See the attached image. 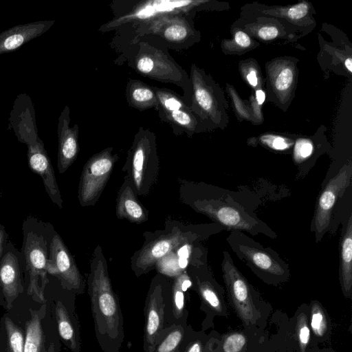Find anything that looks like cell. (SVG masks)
Returning <instances> with one entry per match:
<instances>
[{"label": "cell", "instance_id": "1", "mask_svg": "<svg viewBox=\"0 0 352 352\" xmlns=\"http://www.w3.org/2000/svg\"><path fill=\"white\" fill-rule=\"evenodd\" d=\"M86 283L99 346L103 352H120L124 339V318L100 245L93 252Z\"/></svg>", "mask_w": 352, "mask_h": 352}, {"label": "cell", "instance_id": "2", "mask_svg": "<svg viewBox=\"0 0 352 352\" xmlns=\"http://www.w3.org/2000/svg\"><path fill=\"white\" fill-rule=\"evenodd\" d=\"M214 228L212 224H186L167 219L164 229L143 232L142 246L130 258L133 272L137 277L148 274L171 250L185 242L205 240Z\"/></svg>", "mask_w": 352, "mask_h": 352}, {"label": "cell", "instance_id": "3", "mask_svg": "<svg viewBox=\"0 0 352 352\" xmlns=\"http://www.w3.org/2000/svg\"><path fill=\"white\" fill-rule=\"evenodd\" d=\"M21 254L24 261L27 292L32 298L44 303V292L47 278V264L49 260L52 237L56 231L47 222L28 217L23 223Z\"/></svg>", "mask_w": 352, "mask_h": 352}, {"label": "cell", "instance_id": "4", "mask_svg": "<svg viewBox=\"0 0 352 352\" xmlns=\"http://www.w3.org/2000/svg\"><path fill=\"white\" fill-rule=\"evenodd\" d=\"M122 170L138 196L148 195L160 173L157 137L153 131L142 126L138 129Z\"/></svg>", "mask_w": 352, "mask_h": 352}, {"label": "cell", "instance_id": "5", "mask_svg": "<svg viewBox=\"0 0 352 352\" xmlns=\"http://www.w3.org/2000/svg\"><path fill=\"white\" fill-rule=\"evenodd\" d=\"M133 49L129 53V65L138 74L164 83L182 88L185 97L190 89V80L168 50L146 39L131 41Z\"/></svg>", "mask_w": 352, "mask_h": 352}, {"label": "cell", "instance_id": "6", "mask_svg": "<svg viewBox=\"0 0 352 352\" xmlns=\"http://www.w3.org/2000/svg\"><path fill=\"white\" fill-rule=\"evenodd\" d=\"M179 200L195 211L206 214L230 229L252 232L253 219H248L234 206L210 197L201 184L178 178Z\"/></svg>", "mask_w": 352, "mask_h": 352}, {"label": "cell", "instance_id": "7", "mask_svg": "<svg viewBox=\"0 0 352 352\" xmlns=\"http://www.w3.org/2000/svg\"><path fill=\"white\" fill-rule=\"evenodd\" d=\"M133 27L135 38L131 41L146 39L166 50L186 47L195 35L186 13L160 15Z\"/></svg>", "mask_w": 352, "mask_h": 352}, {"label": "cell", "instance_id": "8", "mask_svg": "<svg viewBox=\"0 0 352 352\" xmlns=\"http://www.w3.org/2000/svg\"><path fill=\"white\" fill-rule=\"evenodd\" d=\"M111 146L94 154L83 166L78 188L81 206H94L100 197L119 159Z\"/></svg>", "mask_w": 352, "mask_h": 352}, {"label": "cell", "instance_id": "9", "mask_svg": "<svg viewBox=\"0 0 352 352\" xmlns=\"http://www.w3.org/2000/svg\"><path fill=\"white\" fill-rule=\"evenodd\" d=\"M170 278L157 272L152 278L146 296L144 315L143 349L151 352L162 330L168 296L170 289Z\"/></svg>", "mask_w": 352, "mask_h": 352}, {"label": "cell", "instance_id": "10", "mask_svg": "<svg viewBox=\"0 0 352 352\" xmlns=\"http://www.w3.org/2000/svg\"><path fill=\"white\" fill-rule=\"evenodd\" d=\"M47 274L58 278L62 288L75 294L85 292L86 281L60 236L54 232L50 246Z\"/></svg>", "mask_w": 352, "mask_h": 352}, {"label": "cell", "instance_id": "11", "mask_svg": "<svg viewBox=\"0 0 352 352\" xmlns=\"http://www.w3.org/2000/svg\"><path fill=\"white\" fill-rule=\"evenodd\" d=\"M223 276L230 303L245 325L256 321V309L248 282L234 265L229 253L223 252Z\"/></svg>", "mask_w": 352, "mask_h": 352}, {"label": "cell", "instance_id": "12", "mask_svg": "<svg viewBox=\"0 0 352 352\" xmlns=\"http://www.w3.org/2000/svg\"><path fill=\"white\" fill-rule=\"evenodd\" d=\"M228 241L239 256L254 270L272 276L280 277L287 274L285 263L239 231H232Z\"/></svg>", "mask_w": 352, "mask_h": 352}, {"label": "cell", "instance_id": "13", "mask_svg": "<svg viewBox=\"0 0 352 352\" xmlns=\"http://www.w3.org/2000/svg\"><path fill=\"white\" fill-rule=\"evenodd\" d=\"M24 261L12 243H7L0 260V305L9 309L23 292Z\"/></svg>", "mask_w": 352, "mask_h": 352}, {"label": "cell", "instance_id": "14", "mask_svg": "<svg viewBox=\"0 0 352 352\" xmlns=\"http://www.w3.org/2000/svg\"><path fill=\"white\" fill-rule=\"evenodd\" d=\"M29 311L30 318L25 325L23 352H60L56 324H52L47 331L45 329V304L39 309H30Z\"/></svg>", "mask_w": 352, "mask_h": 352}, {"label": "cell", "instance_id": "15", "mask_svg": "<svg viewBox=\"0 0 352 352\" xmlns=\"http://www.w3.org/2000/svg\"><path fill=\"white\" fill-rule=\"evenodd\" d=\"M352 170L344 166L331 178L321 192L315 210L312 228L318 234H322L329 228L332 211L336 203L349 186Z\"/></svg>", "mask_w": 352, "mask_h": 352}, {"label": "cell", "instance_id": "16", "mask_svg": "<svg viewBox=\"0 0 352 352\" xmlns=\"http://www.w3.org/2000/svg\"><path fill=\"white\" fill-rule=\"evenodd\" d=\"M195 1H149L140 2L124 16L114 19L113 21L102 25L100 30L107 31L126 23L136 24L142 23L156 16L167 14L186 13L185 10Z\"/></svg>", "mask_w": 352, "mask_h": 352}, {"label": "cell", "instance_id": "17", "mask_svg": "<svg viewBox=\"0 0 352 352\" xmlns=\"http://www.w3.org/2000/svg\"><path fill=\"white\" fill-rule=\"evenodd\" d=\"M206 251L199 241L185 242L156 263L155 270L168 278H174L190 265H200L206 263Z\"/></svg>", "mask_w": 352, "mask_h": 352}, {"label": "cell", "instance_id": "18", "mask_svg": "<svg viewBox=\"0 0 352 352\" xmlns=\"http://www.w3.org/2000/svg\"><path fill=\"white\" fill-rule=\"evenodd\" d=\"M191 278L192 287L198 294L201 310L207 314V317L212 315L225 314L223 297L220 289L214 280L206 263L200 265H190L186 270Z\"/></svg>", "mask_w": 352, "mask_h": 352}, {"label": "cell", "instance_id": "19", "mask_svg": "<svg viewBox=\"0 0 352 352\" xmlns=\"http://www.w3.org/2000/svg\"><path fill=\"white\" fill-rule=\"evenodd\" d=\"M192 283L186 270L172 278L170 289L168 296L164 317V327L170 325L186 327L188 311L187 301L188 289Z\"/></svg>", "mask_w": 352, "mask_h": 352}, {"label": "cell", "instance_id": "20", "mask_svg": "<svg viewBox=\"0 0 352 352\" xmlns=\"http://www.w3.org/2000/svg\"><path fill=\"white\" fill-rule=\"evenodd\" d=\"M55 321L59 338L72 352L81 351L80 324L75 312L74 299L57 300L54 305Z\"/></svg>", "mask_w": 352, "mask_h": 352}, {"label": "cell", "instance_id": "21", "mask_svg": "<svg viewBox=\"0 0 352 352\" xmlns=\"http://www.w3.org/2000/svg\"><path fill=\"white\" fill-rule=\"evenodd\" d=\"M28 165L33 172L41 176L45 191L51 201L59 208H63V200L56 182L54 170L41 144H34L30 146Z\"/></svg>", "mask_w": 352, "mask_h": 352}, {"label": "cell", "instance_id": "22", "mask_svg": "<svg viewBox=\"0 0 352 352\" xmlns=\"http://www.w3.org/2000/svg\"><path fill=\"white\" fill-rule=\"evenodd\" d=\"M116 215L119 219H126L136 224H141L148 219V210L138 200L126 176L117 194Z\"/></svg>", "mask_w": 352, "mask_h": 352}, {"label": "cell", "instance_id": "23", "mask_svg": "<svg viewBox=\"0 0 352 352\" xmlns=\"http://www.w3.org/2000/svg\"><path fill=\"white\" fill-rule=\"evenodd\" d=\"M57 167L58 173H64L76 160L79 152L78 126H69V109L66 107L60 120Z\"/></svg>", "mask_w": 352, "mask_h": 352}, {"label": "cell", "instance_id": "24", "mask_svg": "<svg viewBox=\"0 0 352 352\" xmlns=\"http://www.w3.org/2000/svg\"><path fill=\"white\" fill-rule=\"evenodd\" d=\"M125 95L128 104L138 111L154 109L157 111L158 101L154 87L137 79H129Z\"/></svg>", "mask_w": 352, "mask_h": 352}, {"label": "cell", "instance_id": "25", "mask_svg": "<svg viewBox=\"0 0 352 352\" xmlns=\"http://www.w3.org/2000/svg\"><path fill=\"white\" fill-rule=\"evenodd\" d=\"M340 281L346 298L351 296L352 289V217L350 215L342 236L340 251Z\"/></svg>", "mask_w": 352, "mask_h": 352}, {"label": "cell", "instance_id": "26", "mask_svg": "<svg viewBox=\"0 0 352 352\" xmlns=\"http://www.w3.org/2000/svg\"><path fill=\"white\" fill-rule=\"evenodd\" d=\"M160 119L169 124L176 135L186 133L190 135L195 131L197 121L189 107L170 112L159 111Z\"/></svg>", "mask_w": 352, "mask_h": 352}, {"label": "cell", "instance_id": "27", "mask_svg": "<svg viewBox=\"0 0 352 352\" xmlns=\"http://www.w3.org/2000/svg\"><path fill=\"white\" fill-rule=\"evenodd\" d=\"M186 327L170 325L160 332L151 352H179L184 340Z\"/></svg>", "mask_w": 352, "mask_h": 352}, {"label": "cell", "instance_id": "28", "mask_svg": "<svg viewBox=\"0 0 352 352\" xmlns=\"http://www.w3.org/2000/svg\"><path fill=\"white\" fill-rule=\"evenodd\" d=\"M6 352H23L25 331L8 316L2 318Z\"/></svg>", "mask_w": 352, "mask_h": 352}, {"label": "cell", "instance_id": "29", "mask_svg": "<svg viewBox=\"0 0 352 352\" xmlns=\"http://www.w3.org/2000/svg\"><path fill=\"white\" fill-rule=\"evenodd\" d=\"M158 101L157 111L170 112L188 107L184 99L166 88L154 87Z\"/></svg>", "mask_w": 352, "mask_h": 352}, {"label": "cell", "instance_id": "30", "mask_svg": "<svg viewBox=\"0 0 352 352\" xmlns=\"http://www.w3.org/2000/svg\"><path fill=\"white\" fill-rule=\"evenodd\" d=\"M310 326L316 336H324L328 330L326 314L317 301H313L310 307Z\"/></svg>", "mask_w": 352, "mask_h": 352}, {"label": "cell", "instance_id": "31", "mask_svg": "<svg viewBox=\"0 0 352 352\" xmlns=\"http://www.w3.org/2000/svg\"><path fill=\"white\" fill-rule=\"evenodd\" d=\"M185 329V335L179 352H205L204 336L201 332L195 331L190 325H187Z\"/></svg>", "mask_w": 352, "mask_h": 352}, {"label": "cell", "instance_id": "32", "mask_svg": "<svg viewBox=\"0 0 352 352\" xmlns=\"http://www.w3.org/2000/svg\"><path fill=\"white\" fill-rule=\"evenodd\" d=\"M296 334L299 349L300 352H305L309 343L310 330L308 325L307 317L304 313H301L297 318L296 325Z\"/></svg>", "mask_w": 352, "mask_h": 352}, {"label": "cell", "instance_id": "33", "mask_svg": "<svg viewBox=\"0 0 352 352\" xmlns=\"http://www.w3.org/2000/svg\"><path fill=\"white\" fill-rule=\"evenodd\" d=\"M246 338L241 332H232L224 336L222 342L223 352H241L246 344Z\"/></svg>", "mask_w": 352, "mask_h": 352}, {"label": "cell", "instance_id": "34", "mask_svg": "<svg viewBox=\"0 0 352 352\" xmlns=\"http://www.w3.org/2000/svg\"><path fill=\"white\" fill-rule=\"evenodd\" d=\"M293 74L290 69H284L278 74L275 81L276 88L279 91L287 89L292 85Z\"/></svg>", "mask_w": 352, "mask_h": 352}, {"label": "cell", "instance_id": "35", "mask_svg": "<svg viewBox=\"0 0 352 352\" xmlns=\"http://www.w3.org/2000/svg\"><path fill=\"white\" fill-rule=\"evenodd\" d=\"M313 151L312 144L306 140H298L295 146V157L298 160H302L309 157Z\"/></svg>", "mask_w": 352, "mask_h": 352}, {"label": "cell", "instance_id": "36", "mask_svg": "<svg viewBox=\"0 0 352 352\" xmlns=\"http://www.w3.org/2000/svg\"><path fill=\"white\" fill-rule=\"evenodd\" d=\"M265 138V142L271 147L276 150H284L289 145L288 142L282 137L269 136Z\"/></svg>", "mask_w": 352, "mask_h": 352}, {"label": "cell", "instance_id": "37", "mask_svg": "<svg viewBox=\"0 0 352 352\" xmlns=\"http://www.w3.org/2000/svg\"><path fill=\"white\" fill-rule=\"evenodd\" d=\"M308 12V6L305 3H299L289 8L288 10L289 17L294 19H301L305 16Z\"/></svg>", "mask_w": 352, "mask_h": 352}, {"label": "cell", "instance_id": "38", "mask_svg": "<svg viewBox=\"0 0 352 352\" xmlns=\"http://www.w3.org/2000/svg\"><path fill=\"white\" fill-rule=\"evenodd\" d=\"M24 36L21 34H15L8 36L3 42L6 50H14L19 47L24 41Z\"/></svg>", "mask_w": 352, "mask_h": 352}, {"label": "cell", "instance_id": "39", "mask_svg": "<svg viewBox=\"0 0 352 352\" xmlns=\"http://www.w3.org/2000/svg\"><path fill=\"white\" fill-rule=\"evenodd\" d=\"M278 30L273 26L263 27L258 31L259 36L264 40L272 39L278 35Z\"/></svg>", "mask_w": 352, "mask_h": 352}, {"label": "cell", "instance_id": "40", "mask_svg": "<svg viewBox=\"0 0 352 352\" xmlns=\"http://www.w3.org/2000/svg\"><path fill=\"white\" fill-rule=\"evenodd\" d=\"M8 234L3 225L0 224V260L7 244Z\"/></svg>", "mask_w": 352, "mask_h": 352}, {"label": "cell", "instance_id": "41", "mask_svg": "<svg viewBox=\"0 0 352 352\" xmlns=\"http://www.w3.org/2000/svg\"><path fill=\"white\" fill-rule=\"evenodd\" d=\"M235 41L241 47H248L250 44V39L249 36L241 31L236 33Z\"/></svg>", "mask_w": 352, "mask_h": 352}, {"label": "cell", "instance_id": "42", "mask_svg": "<svg viewBox=\"0 0 352 352\" xmlns=\"http://www.w3.org/2000/svg\"><path fill=\"white\" fill-rule=\"evenodd\" d=\"M247 79L252 86L255 87L257 85L258 79L254 70L250 71V72L247 76Z\"/></svg>", "mask_w": 352, "mask_h": 352}, {"label": "cell", "instance_id": "43", "mask_svg": "<svg viewBox=\"0 0 352 352\" xmlns=\"http://www.w3.org/2000/svg\"><path fill=\"white\" fill-rule=\"evenodd\" d=\"M256 97L257 102L259 104H262L264 102L265 96V93L262 90L259 89V90L256 91Z\"/></svg>", "mask_w": 352, "mask_h": 352}, {"label": "cell", "instance_id": "44", "mask_svg": "<svg viewBox=\"0 0 352 352\" xmlns=\"http://www.w3.org/2000/svg\"><path fill=\"white\" fill-rule=\"evenodd\" d=\"M345 66L350 72H352V60L351 58L345 60Z\"/></svg>", "mask_w": 352, "mask_h": 352}, {"label": "cell", "instance_id": "45", "mask_svg": "<svg viewBox=\"0 0 352 352\" xmlns=\"http://www.w3.org/2000/svg\"><path fill=\"white\" fill-rule=\"evenodd\" d=\"M0 196H1V192H0Z\"/></svg>", "mask_w": 352, "mask_h": 352}, {"label": "cell", "instance_id": "46", "mask_svg": "<svg viewBox=\"0 0 352 352\" xmlns=\"http://www.w3.org/2000/svg\"><path fill=\"white\" fill-rule=\"evenodd\" d=\"M318 352H320V351H318Z\"/></svg>", "mask_w": 352, "mask_h": 352}]
</instances>
